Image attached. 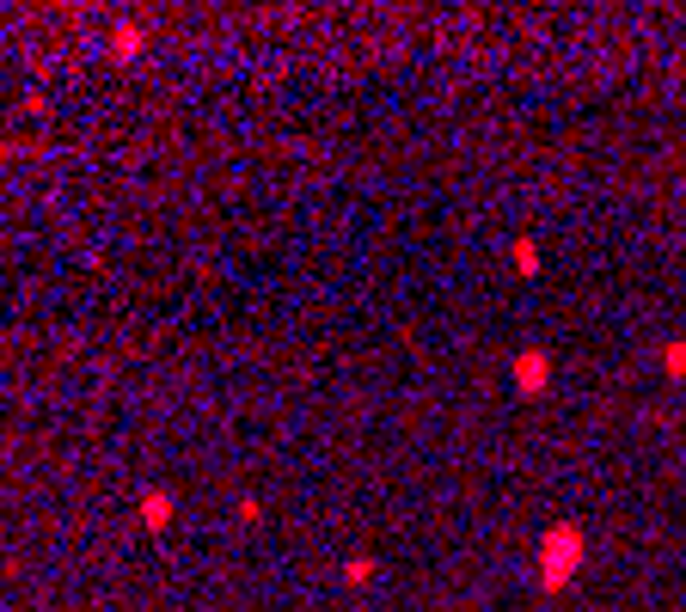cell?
Segmentation results:
<instances>
[{
  "instance_id": "4",
  "label": "cell",
  "mask_w": 686,
  "mask_h": 612,
  "mask_svg": "<svg viewBox=\"0 0 686 612\" xmlns=\"http://www.w3.org/2000/svg\"><path fill=\"white\" fill-rule=\"evenodd\" d=\"M521 386H546V355H521Z\"/></svg>"
},
{
  "instance_id": "3",
  "label": "cell",
  "mask_w": 686,
  "mask_h": 612,
  "mask_svg": "<svg viewBox=\"0 0 686 612\" xmlns=\"http://www.w3.org/2000/svg\"><path fill=\"white\" fill-rule=\"evenodd\" d=\"M111 56H117V62H135V56H141V25L123 19V25L111 31Z\"/></svg>"
},
{
  "instance_id": "5",
  "label": "cell",
  "mask_w": 686,
  "mask_h": 612,
  "mask_svg": "<svg viewBox=\"0 0 686 612\" xmlns=\"http://www.w3.org/2000/svg\"><path fill=\"white\" fill-rule=\"evenodd\" d=\"M515 270H527V276H533V270H539V258H533V245H527V239H521V245H515Z\"/></svg>"
},
{
  "instance_id": "2",
  "label": "cell",
  "mask_w": 686,
  "mask_h": 612,
  "mask_svg": "<svg viewBox=\"0 0 686 612\" xmlns=\"http://www.w3.org/2000/svg\"><path fill=\"white\" fill-rule=\"evenodd\" d=\"M166 521H172V496H166V490H147V496H141V527L160 533Z\"/></svg>"
},
{
  "instance_id": "1",
  "label": "cell",
  "mask_w": 686,
  "mask_h": 612,
  "mask_svg": "<svg viewBox=\"0 0 686 612\" xmlns=\"http://www.w3.org/2000/svg\"><path fill=\"white\" fill-rule=\"evenodd\" d=\"M570 564H576V533H570V527H558V533L546 539V582L558 588V582L570 576Z\"/></svg>"
}]
</instances>
